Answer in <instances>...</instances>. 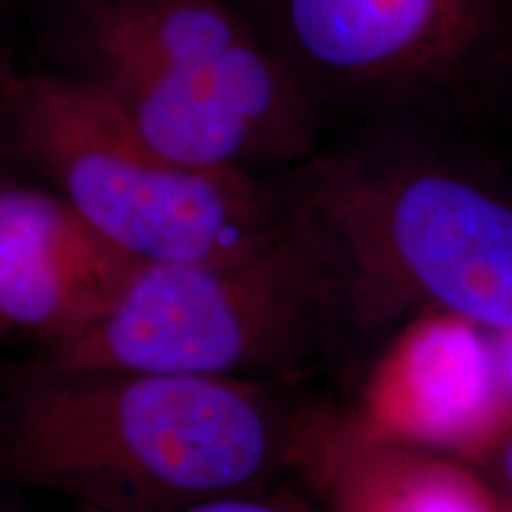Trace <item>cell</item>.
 Segmentation results:
<instances>
[{
  "label": "cell",
  "mask_w": 512,
  "mask_h": 512,
  "mask_svg": "<svg viewBox=\"0 0 512 512\" xmlns=\"http://www.w3.org/2000/svg\"><path fill=\"white\" fill-rule=\"evenodd\" d=\"M501 467H503V477H505V482H508L510 491H512V437H510V441H508V444H505V448H503Z\"/></svg>",
  "instance_id": "obj_14"
},
{
  "label": "cell",
  "mask_w": 512,
  "mask_h": 512,
  "mask_svg": "<svg viewBox=\"0 0 512 512\" xmlns=\"http://www.w3.org/2000/svg\"><path fill=\"white\" fill-rule=\"evenodd\" d=\"M17 72H12L8 60H5L3 53H0V155H5L3 150V112H5V95H8V86L12 81V76Z\"/></svg>",
  "instance_id": "obj_13"
},
{
  "label": "cell",
  "mask_w": 512,
  "mask_h": 512,
  "mask_svg": "<svg viewBox=\"0 0 512 512\" xmlns=\"http://www.w3.org/2000/svg\"><path fill=\"white\" fill-rule=\"evenodd\" d=\"M3 150L140 264L240 259L273 242L294 216L287 171L176 162L95 95L38 69L12 76Z\"/></svg>",
  "instance_id": "obj_4"
},
{
  "label": "cell",
  "mask_w": 512,
  "mask_h": 512,
  "mask_svg": "<svg viewBox=\"0 0 512 512\" xmlns=\"http://www.w3.org/2000/svg\"><path fill=\"white\" fill-rule=\"evenodd\" d=\"M358 484L344 467L335 470V512H494L475 489L446 472L373 470Z\"/></svg>",
  "instance_id": "obj_9"
},
{
  "label": "cell",
  "mask_w": 512,
  "mask_h": 512,
  "mask_svg": "<svg viewBox=\"0 0 512 512\" xmlns=\"http://www.w3.org/2000/svg\"><path fill=\"white\" fill-rule=\"evenodd\" d=\"M287 181L335 256L354 323L418 311L512 330V176L475 131L373 121Z\"/></svg>",
  "instance_id": "obj_2"
},
{
  "label": "cell",
  "mask_w": 512,
  "mask_h": 512,
  "mask_svg": "<svg viewBox=\"0 0 512 512\" xmlns=\"http://www.w3.org/2000/svg\"><path fill=\"white\" fill-rule=\"evenodd\" d=\"M233 3L311 100L330 138L389 119L475 131L512 48V0Z\"/></svg>",
  "instance_id": "obj_6"
},
{
  "label": "cell",
  "mask_w": 512,
  "mask_h": 512,
  "mask_svg": "<svg viewBox=\"0 0 512 512\" xmlns=\"http://www.w3.org/2000/svg\"><path fill=\"white\" fill-rule=\"evenodd\" d=\"M171 512H292L283 505L264 501L254 494H233V496H216L207 501H197Z\"/></svg>",
  "instance_id": "obj_11"
},
{
  "label": "cell",
  "mask_w": 512,
  "mask_h": 512,
  "mask_svg": "<svg viewBox=\"0 0 512 512\" xmlns=\"http://www.w3.org/2000/svg\"><path fill=\"white\" fill-rule=\"evenodd\" d=\"M10 335V330H5L3 325H0V347H3V342H5V337Z\"/></svg>",
  "instance_id": "obj_16"
},
{
  "label": "cell",
  "mask_w": 512,
  "mask_h": 512,
  "mask_svg": "<svg viewBox=\"0 0 512 512\" xmlns=\"http://www.w3.org/2000/svg\"><path fill=\"white\" fill-rule=\"evenodd\" d=\"M38 72L105 102L176 162L297 169L328 143L311 100L233 0H24Z\"/></svg>",
  "instance_id": "obj_3"
},
{
  "label": "cell",
  "mask_w": 512,
  "mask_h": 512,
  "mask_svg": "<svg viewBox=\"0 0 512 512\" xmlns=\"http://www.w3.org/2000/svg\"><path fill=\"white\" fill-rule=\"evenodd\" d=\"M306 425L261 382L36 361L0 389V479L83 512H171L252 494Z\"/></svg>",
  "instance_id": "obj_1"
},
{
  "label": "cell",
  "mask_w": 512,
  "mask_h": 512,
  "mask_svg": "<svg viewBox=\"0 0 512 512\" xmlns=\"http://www.w3.org/2000/svg\"><path fill=\"white\" fill-rule=\"evenodd\" d=\"M491 342H494V354H496V366L498 375H501V384L512 399V330L505 332H491Z\"/></svg>",
  "instance_id": "obj_12"
},
{
  "label": "cell",
  "mask_w": 512,
  "mask_h": 512,
  "mask_svg": "<svg viewBox=\"0 0 512 512\" xmlns=\"http://www.w3.org/2000/svg\"><path fill=\"white\" fill-rule=\"evenodd\" d=\"M505 399L491 332L420 313L377 382L373 422L415 439H472L494 425Z\"/></svg>",
  "instance_id": "obj_8"
},
{
  "label": "cell",
  "mask_w": 512,
  "mask_h": 512,
  "mask_svg": "<svg viewBox=\"0 0 512 512\" xmlns=\"http://www.w3.org/2000/svg\"><path fill=\"white\" fill-rule=\"evenodd\" d=\"M140 266L55 190L0 185V325L46 347L107 318Z\"/></svg>",
  "instance_id": "obj_7"
},
{
  "label": "cell",
  "mask_w": 512,
  "mask_h": 512,
  "mask_svg": "<svg viewBox=\"0 0 512 512\" xmlns=\"http://www.w3.org/2000/svg\"><path fill=\"white\" fill-rule=\"evenodd\" d=\"M344 323L354 318L335 256L294 197L290 226L259 252L140 264L107 318L43 361L256 382L323 354Z\"/></svg>",
  "instance_id": "obj_5"
},
{
  "label": "cell",
  "mask_w": 512,
  "mask_h": 512,
  "mask_svg": "<svg viewBox=\"0 0 512 512\" xmlns=\"http://www.w3.org/2000/svg\"><path fill=\"white\" fill-rule=\"evenodd\" d=\"M15 3H17V0H0V15H3V12L8 8H12ZM22 3H24V0H22Z\"/></svg>",
  "instance_id": "obj_15"
},
{
  "label": "cell",
  "mask_w": 512,
  "mask_h": 512,
  "mask_svg": "<svg viewBox=\"0 0 512 512\" xmlns=\"http://www.w3.org/2000/svg\"><path fill=\"white\" fill-rule=\"evenodd\" d=\"M475 133L498 159V164L512 176V48L505 55Z\"/></svg>",
  "instance_id": "obj_10"
}]
</instances>
